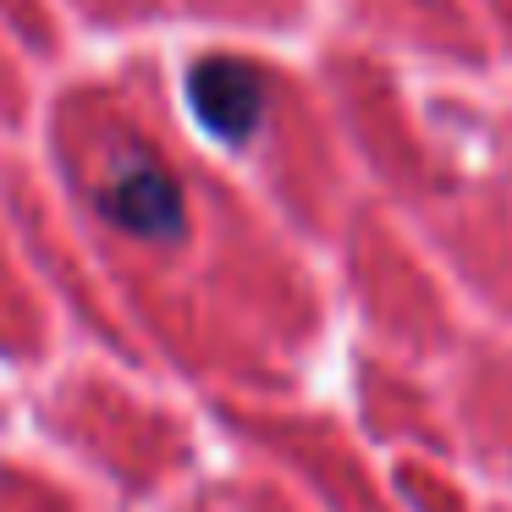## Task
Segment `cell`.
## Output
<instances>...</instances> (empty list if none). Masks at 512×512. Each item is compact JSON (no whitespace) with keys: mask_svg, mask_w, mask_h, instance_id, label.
I'll use <instances>...</instances> for the list:
<instances>
[{"mask_svg":"<svg viewBox=\"0 0 512 512\" xmlns=\"http://www.w3.org/2000/svg\"><path fill=\"white\" fill-rule=\"evenodd\" d=\"M182 94H188L193 122H199L215 144L243 149L248 138L259 133V122H265V78H259L248 61H237V56L193 61Z\"/></svg>","mask_w":512,"mask_h":512,"instance_id":"cell-2","label":"cell"},{"mask_svg":"<svg viewBox=\"0 0 512 512\" xmlns=\"http://www.w3.org/2000/svg\"><path fill=\"white\" fill-rule=\"evenodd\" d=\"M100 210L144 243H171L188 226L182 188L149 149H116L100 177Z\"/></svg>","mask_w":512,"mask_h":512,"instance_id":"cell-1","label":"cell"}]
</instances>
